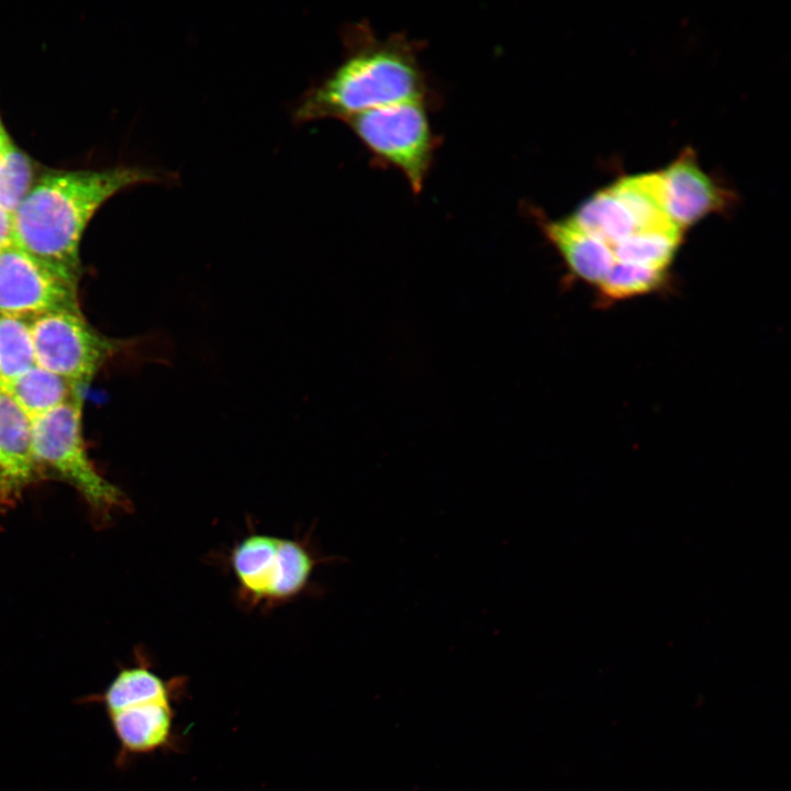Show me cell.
Instances as JSON below:
<instances>
[{"mask_svg":"<svg viewBox=\"0 0 791 791\" xmlns=\"http://www.w3.org/2000/svg\"><path fill=\"white\" fill-rule=\"evenodd\" d=\"M343 42L342 62L300 98L292 112L294 122H345L401 101H432L419 58L421 43L398 33L380 37L363 23L346 27Z\"/></svg>","mask_w":791,"mask_h":791,"instance_id":"1","label":"cell"},{"mask_svg":"<svg viewBox=\"0 0 791 791\" xmlns=\"http://www.w3.org/2000/svg\"><path fill=\"white\" fill-rule=\"evenodd\" d=\"M166 179L141 167L45 174L13 212L15 244L77 282L80 239L97 210L123 189Z\"/></svg>","mask_w":791,"mask_h":791,"instance_id":"2","label":"cell"},{"mask_svg":"<svg viewBox=\"0 0 791 791\" xmlns=\"http://www.w3.org/2000/svg\"><path fill=\"white\" fill-rule=\"evenodd\" d=\"M335 559L316 553L307 539L252 532L231 548L227 562L241 604L266 611L298 598L316 567Z\"/></svg>","mask_w":791,"mask_h":791,"instance_id":"3","label":"cell"},{"mask_svg":"<svg viewBox=\"0 0 791 791\" xmlns=\"http://www.w3.org/2000/svg\"><path fill=\"white\" fill-rule=\"evenodd\" d=\"M82 396L32 420L33 454L38 474L70 484L99 519L125 510V494L90 461L81 431Z\"/></svg>","mask_w":791,"mask_h":791,"instance_id":"4","label":"cell"},{"mask_svg":"<svg viewBox=\"0 0 791 791\" xmlns=\"http://www.w3.org/2000/svg\"><path fill=\"white\" fill-rule=\"evenodd\" d=\"M426 100H406L356 114L345 122L378 165L399 170L419 194L441 140L432 129Z\"/></svg>","mask_w":791,"mask_h":791,"instance_id":"5","label":"cell"},{"mask_svg":"<svg viewBox=\"0 0 791 791\" xmlns=\"http://www.w3.org/2000/svg\"><path fill=\"white\" fill-rule=\"evenodd\" d=\"M31 334L38 367L79 386L88 383L115 350L76 311H55L33 319Z\"/></svg>","mask_w":791,"mask_h":791,"instance_id":"6","label":"cell"},{"mask_svg":"<svg viewBox=\"0 0 791 791\" xmlns=\"http://www.w3.org/2000/svg\"><path fill=\"white\" fill-rule=\"evenodd\" d=\"M55 311L80 312L77 282L18 246L0 253V314L33 320Z\"/></svg>","mask_w":791,"mask_h":791,"instance_id":"7","label":"cell"},{"mask_svg":"<svg viewBox=\"0 0 791 791\" xmlns=\"http://www.w3.org/2000/svg\"><path fill=\"white\" fill-rule=\"evenodd\" d=\"M176 701L158 698L105 713L119 744L116 767L124 768L138 757L175 750Z\"/></svg>","mask_w":791,"mask_h":791,"instance_id":"8","label":"cell"},{"mask_svg":"<svg viewBox=\"0 0 791 791\" xmlns=\"http://www.w3.org/2000/svg\"><path fill=\"white\" fill-rule=\"evenodd\" d=\"M660 175L666 214L680 230L731 202L728 191L703 171L691 149H686Z\"/></svg>","mask_w":791,"mask_h":791,"instance_id":"9","label":"cell"},{"mask_svg":"<svg viewBox=\"0 0 791 791\" xmlns=\"http://www.w3.org/2000/svg\"><path fill=\"white\" fill-rule=\"evenodd\" d=\"M41 479L33 454L32 420L0 387V512Z\"/></svg>","mask_w":791,"mask_h":791,"instance_id":"10","label":"cell"},{"mask_svg":"<svg viewBox=\"0 0 791 791\" xmlns=\"http://www.w3.org/2000/svg\"><path fill=\"white\" fill-rule=\"evenodd\" d=\"M187 678H163L156 672L148 656L138 649L133 665L120 668L113 679L100 692L77 699L78 704L99 705L111 712L133 703L158 698H176L183 694Z\"/></svg>","mask_w":791,"mask_h":791,"instance_id":"11","label":"cell"},{"mask_svg":"<svg viewBox=\"0 0 791 791\" xmlns=\"http://www.w3.org/2000/svg\"><path fill=\"white\" fill-rule=\"evenodd\" d=\"M535 218L569 270L584 281L599 285L615 263L612 247L568 219L553 221L544 215Z\"/></svg>","mask_w":791,"mask_h":791,"instance_id":"12","label":"cell"},{"mask_svg":"<svg viewBox=\"0 0 791 791\" xmlns=\"http://www.w3.org/2000/svg\"><path fill=\"white\" fill-rule=\"evenodd\" d=\"M80 389L81 386L37 365L4 388L31 420L80 397Z\"/></svg>","mask_w":791,"mask_h":791,"instance_id":"13","label":"cell"},{"mask_svg":"<svg viewBox=\"0 0 791 791\" xmlns=\"http://www.w3.org/2000/svg\"><path fill=\"white\" fill-rule=\"evenodd\" d=\"M568 220L611 247L637 232L632 214L610 188L591 196Z\"/></svg>","mask_w":791,"mask_h":791,"instance_id":"14","label":"cell"},{"mask_svg":"<svg viewBox=\"0 0 791 791\" xmlns=\"http://www.w3.org/2000/svg\"><path fill=\"white\" fill-rule=\"evenodd\" d=\"M610 189L632 214L637 232L672 223L665 211L660 172L624 177Z\"/></svg>","mask_w":791,"mask_h":791,"instance_id":"15","label":"cell"},{"mask_svg":"<svg viewBox=\"0 0 791 791\" xmlns=\"http://www.w3.org/2000/svg\"><path fill=\"white\" fill-rule=\"evenodd\" d=\"M681 230L673 223L635 232L612 247L615 260L665 270L676 254Z\"/></svg>","mask_w":791,"mask_h":791,"instance_id":"16","label":"cell"},{"mask_svg":"<svg viewBox=\"0 0 791 791\" xmlns=\"http://www.w3.org/2000/svg\"><path fill=\"white\" fill-rule=\"evenodd\" d=\"M35 365L30 322L0 314V387L7 388Z\"/></svg>","mask_w":791,"mask_h":791,"instance_id":"17","label":"cell"},{"mask_svg":"<svg viewBox=\"0 0 791 791\" xmlns=\"http://www.w3.org/2000/svg\"><path fill=\"white\" fill-rule=\"evenodd\" d=\"M32 185V161L11 140L0 118V204L13 213Z\"/></svg>","mask_w":791,"mask_h":791,"instance_id":"18","label":"cell"},{"mask_svg":"<svg viewBox=\"0 0 791 791\" xmlns=\"http://www.w3.org/2000/svg\"><path fill=\"white\" fill-rule=\"evenodd\" d=\"M665 279V270L615 260L599 283L605 299H626L657 289Z\"/></svg>","mask_w":791,"mask_h":791,"instance_id":"19","label":"cell"},{"mask_svg":"<svg viewBox=\"0 0 791 791\" xmlns=\"http://www.w3.org/2000/svg\"><path fill=\"white\" fill-rule=\"evenodd\" d=\"M16 246L13 213L0 204V253Z\"/></svg>","mask_w":791,"mask_h":791,"instance_id":"20","label":"cell"}]
</instances>
